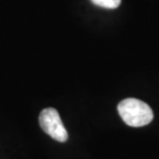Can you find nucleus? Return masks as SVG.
I'll return each instance as SVG.
<instances>
[{
    "mask_svg": "<svg viewBox=\"0 0 159 159\" xmlns=\"http://www.w3.org/2000/svg\"><path fill=\"white\" fill-rule=\"evenodd\" d=\"M121 119L132 127H140L150 124L153 119V112L146 102L136 98H126L118 105Z\"/></svg>",
    "mask_w": 159,
    "mask_h": 159,
    "instance_id": "f257e3e1",
    "label": "nucleus"
},
{
    "mask_svg": "<svg viewBox=\"0 0 159 159\" xmlns=\"http://www.w3.org/2000/svg\"><path fill=\"white\" fill-rule=\"evenodd\" d=\"M39 124L43 131L53 139L60 143L67 140L68 133L56 108L48 107L43 110L39 116Z\"/></svg>",
    "mask_w": 159,
    "mask_h": 159,
    "instance_id": "f03ea898",
    "label": "nucleus"
},
{
    "mask_svg": "<svg viewBox=\"0 0 159 159\" xmlns=\"http://www.w3.org/2000/svg\"><path fill=\"white\" fill-rule=\"evenodd\" d=\"M94 5L104 8H117L120 5L121 0H91Z\"/></svg>",
    "mask_w": 159,
    "mask_h": 159,
    "instance_id": "7ed1b4c3",
    "label": "nucleus"
}]
</instances>
